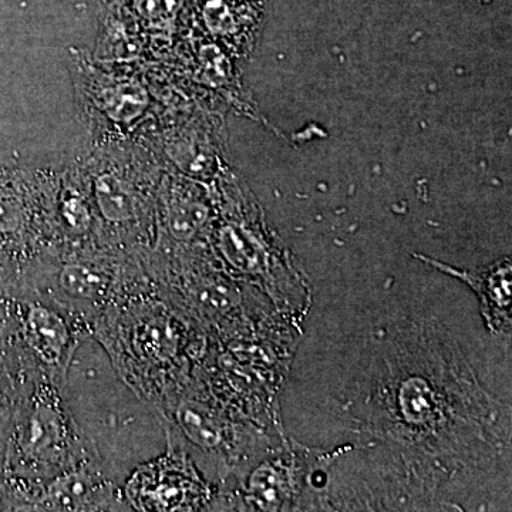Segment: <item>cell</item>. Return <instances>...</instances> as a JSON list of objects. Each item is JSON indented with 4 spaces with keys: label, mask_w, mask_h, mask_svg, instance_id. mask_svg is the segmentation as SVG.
Listing matches in <instances>:
<instances>
[{
    "label": "cell",
    "mask_w": 512,
    "mask_h": 512,
    "mask_svg": "<svg viewBox=\"0 0 512 512\" xmlns=\"http://www.w3.org/2000/svg\"><path fill=\"white\" fill-rule=\"evenodd\" d=\"M217 247L229 265L248 275H261L266 269V254L251 229L227 222L217 232Z\"/></svg>",
    "instance_id": "11"
},
{
    "label": "cell",
    "mask_w": 512,
    "mask_h": 512,
    "mask_svg": "<svg viewBox=\"0 0 512 512\" xmlns=\"http://www.w3.org/2000/svg\"><path fill=\"white\" fill-rule=\"evenodd\" d=\"M62 389L46 376H33L13 414L0 477L40 483L93 457Z\"/></svg>",
    "instance_id": "3"
},
{
    "label": "cell",
    "mask_w": 512,
    "mask_h": 512,
    "mask_svg": "<svg viewBox=\"0 0 512 512\" xmlns=\"http://www.w3.org/2000/svg\"><path fill=\"white\" fill-rule=\"evenodd\" d=\"M161 412L168 414V420L175 429L187 437L195 446L204 450H215L224 443V424L210 407L190 399H177L174 406L161 404Z\"/></svg>",
    "instance_id": "10"
},
{
    "label": "cell",
    "mask_w": 512,
    "mask_h": 512,
    "mask_svg": "<svg viewBox=\"0 0 512 512\" xmlns=\"http://www.w3.org/2000/svg\"><path fill=\"white\" fill-rule=\"evenodd\" d=\"M77 109L92 133V144L140 137L153 110L146 86L130 74L103 69L82 53H70Z\"/></svg>",
    "instance_id": "5"
},
{
    "label": "cell",
    "mask_w": 512,
    "mask_h": 512,
    "mask_svg": "<svg viewBox=\"0 0 512 512\" xmlns=\"http://www.w3.org/2000/svg\"><path fill=\"white\" fill-rule=\"evenodd\" d=\"M148 281L146 259L140 256L103 245L57 244L26 268L19 288L46 296L93 332L103 313L144 291Z\"/></svg>",
    "instance_id": "2"
},
{
    "label": "cell",
    "mask_w": 512,
    "mask_h": 512,
    "mask_svg": "<svg viewBox=\"0 0 512 512\" xmlns=\"http://www.w3.org/2000/svg\"><path fill=\"white\" fill-rule=\"evenodd\" d=\"M164 456L143 464L124 488L127 504L137 511H191L207 497V488L181 451L168 444Z\"/></svg>",
    "instance_id": "8"
},
{
    "label": "cell",
    "mask_w": 512,
    "mask_h": 512,
    "mask_svg": "<svg viewBox=\"0 0 512 512\" xmlns=\"http://www.w3.org/2000/svg\"><path fill=\"white\" fill-rule=\"evenodd\" d=\"M20 271L18 266L0 251V302L15 295L20 286Z\"/></svg>",
    "instance_id": "13"
},
{
    "label": "cell",
    "mask_w": 512,
    "mask_h": 512,
    "mask_svg": "<svg viewBox=\"0 0 512 512\" xmlns=\"http://www.w3.org/2000/svg\"><path fill=\"white\" fill-rule=\"evenodd\" d=\"M208 221L210 207L197 184L164 170L157 197L158 237L154 251L190 244Z\"/></svg>",
    "instance_id": "9"
},
{
    "label": "cell",
    "mask_w": 512,
    "mask_h": 512,
    "mask_svg": "<svg viewBox=\"0 0 512 512\" xmlns=\"http://www.w3.org/2000/svg\"><path fill=\"white\" fill-rule=\"evenodd\" d=\"M59 183L60 165H0V251L18 266L20 275L37 256L59 244Z\"/></svg>",
    "instance_id": "4"
},
{
    "label": "cell",
    "mask_w": 512,
    "mask_h": 512,
    "mask_svg": "<svg viewBox=\"0 0 512 512\" xmlns=\"http://www.w3.org/2000/svg\"><path fill=\"white\" fill-rule=\"evenodd\" d=\"M119 505L123 503L116 487L101 473L94 456L40 483L9 485L10 510L104 511Z\"/></svg>",
    "instance_id": "7"
},
{
    "label": "cell",
    "mask_w": 512,
    "mask_h": 512,
    "mask_svg": "<svg viewBox=\"0 0 512 512\" xmlns=\"http://www.w3.org/2000/svg\"><path fill=\"white\" fill-rule=\"evenodd\" d=\"M103 247L147 259L157 245L164 167L141 138L92 144L79 156Z\"/></svg>",
    "instance_id": "1"
},
{
    "label": "cell",
    "mask_w": 512,
    "mask_h": 512,
    "mask_svg": "<svg viewBox=\"0 0 512 512\" xmlns=\"http://www.w3.org/2000/svg\"><path fill=\"white\" fill-rule=\"evenodd\" d=\"M5 305L13 335L29 365L64 386L74 352L89 330L32 289L19 288Z\"/></svg>",
    "instance_id": "6"
},
{
    "label": "cell",
    "mask_w": 512,
    "mask_h": 512,
    "mask_svg": "<svg viewBox=\"0 0 512 512\" xmlns=\"http://www.w3.org/2000/svg\"><path fill=\"white\" fill-rule=\"evenodd\" d=\"M466 278L477 289L484 301L485 315L495 328H505L511 323V265L504 261L497 268L481 275L457 274Z\"/></svg>",
    "instance_id": "12"
}]
</instances>
